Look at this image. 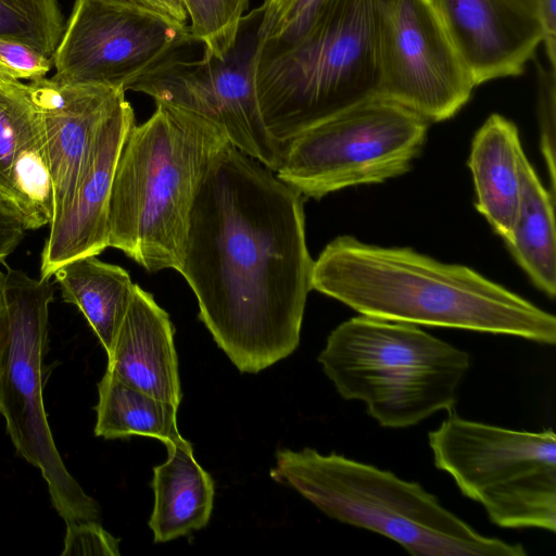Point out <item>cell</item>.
<instances>
[{"instance_id":"9c48e42d","label":"cell","mask_w":556,"mask_h":556,"mask_svg":"<svg viewBox=\"0 0 556 556\" xmlns=\"http://www.w3.org/2000/svg\"><path fill=\"white\" fill-rule=\"evenodd\" d=\"M49 280L10 267L4 273L10 342L0 378V414L13 445L40 469L53 507L68 525L97 520L100 508L65 467L46 416L43 358L54 294Z\"/></svg>"},{"instance_id":"d6986e66","label":"cell","mask_w":556,"mask_h":556,"mask_svg":"<svg viewBox=\"0 0 556 556\" xmlns=\"http://www.w3.org/2000/svg\"><path fill=\"white\" fill-rule=\"evenodd\" d=\"M53 276L63 300L78 307L108 352L135 291L128 271L89 255L62 265Z\"/></svg>"},{"instance_id":"ffe728a7","label":"cell","mask_w":556,"mask_h":556,"mask_svg":"<svg viewBox=\"0 0 556 556\" xmlns=\"http://www.w3.org/2000/svg\"><path fill=\"white\" fill-rule=\"evenodd\" d=\"M521 195L507 244L538 289L556 294L555 198L545 189L523 151L519 156Z\"/></svg>"},{"instance_id":"6da1fadb","label":"cell","mask_w":556,"mask_h":556,"mask_svg":"<svg viewBox=\"0 0 556 556\" xmlns=\"http://www.w3.org/2000/svg\"><path fill=\"white\" fill-rule=\"evenodd\" d=\"M313 266L303 195L228 142L199 185L179 273L200 320L241 372L296 350Z\"/></svg>"},{"instance_id":"5b68a950","label":"cell","mask_w":556,"mask_h":556,"mask_svg":"<svg viewBox=\"0 0 556 556\" xmlns=\"http://www.w3.org/2000/svg\"><path fill=\"white\" fill-rule=\"evenodd\" d=\"M328 517L381 534L415 556H525L519 543L489 538L418 482L337 453L281 450L270 471Z\"/></svg>"},{"instance_id":"7a4b0ae2","label":"cell","mask_w":556,"mask_h":556,"mask_svg":"<svg viewBox=\"0 0 556 556\" xmlns=\"http://www.w3.org/2000/svg\"><path fill=\"white\" fill-rule=\"evenodd\" d=\"M312 289L368 317L556 342L553 314L467 266L412 249L338 237L314 261Z\"/></svg>"},{"instance_id":"603a6c76","label":"cell","mask_w":556,"mask_h":556,"mask_svg":"<svg viewBox=\"0 0 556 556\" xmlns=\"http://www.w3.org/2000/svg\"><path fill=\"white\" fill-rule=\"evenodd\" d=\"M65 29L58 0H0V38L53 58Z\"/></svg>"},{"instance_id":"83f0119b","label":"cell","mask_w":556,"mask_h":556,"mask_svg":"<svg viewBox=\"0 0 556 556\" xmlns=\"http://www.w3.org/2000/svg\"><path fill=\"white\" fill-rule=\"evenodd\" d=\"M67 526L62 556H118V541L96 520L75 521Z\"/></svg>"},{"instance_id":"484cf974","label":"cell","mask_w":556,"mask_h":556,"mask_svg":"<svg viewBox=\"0 0 556 556\" xmlns=\"http://www.w3.org/2000/svg\"><path fill=\"white\" fill-rule=\"evenodd\" d=\"M541 150L547 167L551 194L555 198L556 68L535 63Z\"/></svg>"},{"instance_id":"cb8c5ba5","label":"cell","mask_w":556,"mask_h":556,"mask_svg":"<svg viewBox=\"0 0 556 556\" xmlns=\"http://www.w3.org/2000/svg\"><path fill=\"white\" fill-rule=\"evenodd\" d=\"M193 42L203 52L224 58L235 46L250 0H182Z\"/></svg>"},{"instance_id":"f546056e","label":"cell","mask_w":556,"mask_h":556,"mask_svg":"<svg viewBox=\"0 0 556 556\" xmlns=\"http://www.w3.org/2000/svg\"><path fill=\"white\" fill-rule=\"evenodd\" d=\"M547 61L556 68V0H538Z\"/></svg>"},{"instance_id":"1f68e13d","label":"cell","mask_w":556,"mask_h":556,"mask_svg":"<svg viewBox=\"0 0 556 556\" xmlns=\"http://www.w3.org/2000/svg\"><path fill=\"white\" fill-rule=\"evenodd\" d=\"M10 342V315L4 290V273L0 270V378L3 374Z\"/></svg>"},{"instance_id":"9a60e30c","label":"cell","mask_w":556,"mask_h":556,"mask_svg":"<svg viewBox=\"0 0 556 556\" xmlns=\"http://www.w3.org/2000/svg\"><path fill=\"white\" fill-rule=\"evenodd\" d=\"M135 124V113L126 98L102 122L70 207L50 224L41 252L40 279H50L62 265L98 255L109 247V202L114 172Z\"/></svg>"},{"instance_id":"7c38bea8","label":"cell","mask_w":556,"mask_h":556,"mask_svg":"<svg viewBox=\"0 0 556 556\" xmlns=\"http://www.w3.org/2000/svg\"><path fill=\"white\" fill-rule=\"evenodd\" d=\"M475 87L433 0H381L378 98L441 122Z\"/></svg>"},{"instance_id":"2e32d148","label":"cell","mask_w":556,"mask_h":556,"mask_svg":"<svg viewBox=\"0 0 556 556\" xmlns=\"http://www.w3.org/2000/svg\"><path fill=\"white\" fill-rule=\"evenodd\" d=\"M169 315L138 285L108 354V370L179 407L182 393Z\"/></svg>"},{"instance_id":"8fae6325","label":"cell","mask_w":556,"mask_h":556,"mask_svg":"<svg viewBox=\"0 0 556 556\" xmlns=\"http://www.w3.org/2000/svg\"><path fill=\"white\" fill-rule=\"evenodd\" d=\"M193 42L188 25L116 0H76L52 58L63 84L126 87Z\"/></svg>"},{"instance_id":"52a82bcc","label":"cell","mask_w":556,"mask_h":556,"mask_svg":"<svg viewBox=\"0 0 556 556\" xmlns=\"http://www.w3.org/2000/svg\"><path fill=\"white\" fill-rule=\"evenodd\" d=\"M433 463L496 526L556 530V434L465 419L454 410L428 433Z\"/></svg>"},{"instance_id":"4dcf8cb0","label":"cell","mask_w":556,"mask_h":556,"mask_svg":"<svg viewBox=\"0 0 556 556\" xmlns=\"http://www.w3.org/2000/svg\"><path fill=\"white\" fill-rule=\"evenodd\" d=\"M131 3L155 12L177 24L188 25V17L182 0H116Z\"/></svg>"},{"instance_id":"5bb4252c","label":"cell","mask_w":556,"mask_h":556,"mask_svg":"<svg viewBox=\"0 0 556 556\" xmlns=\"http://www.w3.org/2000/svg\"><path fill=\"white\" fill-rule=\"evenodd\" d=\"M39 111L53 184V217L70 207L93 139L105 117L125 99L122 87L63 84L40 78L27 84Z\"/></svg>"},{"instance_id":"e0dca14e","label":"cell","mask_w":556,"mask_h":556,"mask_svg":"<svg viewBox=\"0 0 556 556\" xmlns=\"http://www.w3.org/2000/svg\"><path fill=\"white\" fill-rule=\"evenodd\" d=\"M522 151L516 125L492 114L475 135L468 160L476 207L505 242L511 236L520 204Z\"/></svg>"},{"instance_id":"ba28073f","label":"cell","mask_w":556,"mask_h":556,"mask_svg":"<svg viewBox=\"0 0 556 556\" xmlns=\"http://www.w3.org/2000/svg\"><path fill=\"white\" fill-rule=\"evenodd\" d=\"M429 122L390 100L371 98L302 130L286 143L277 177L303 197L382 182L409 170Z\"/></svg>"},{"instance_id":"4316f807","label":"cell","mask_w":556,"mask_h":556,"mask_svg":"<svg viewBox=\"0 0 556 556\" xmlns=\"http://www.w3.org/2000/svg\"><path fill=\"white\" fill-rule=\"evenodd\" d=\"M53 61L36 50L11 40L0 38V74L25 80L46 77Z\"/></svg>"},{"instance_id":"30bf717a","label":"cell","mask_w":556,"mask_h":556,"mask_svg":"<svg viewBox=\"0 0 556 556\" xmlns=\"http://www.w3.org/2000/svg\"><path fill=\"white\" fill-rule=\"evenodd\" d=\"M260 9L243 16L235 46L219 59L181 54L137 77L126 91L144 93L155 103L190 111L216 124L228 141L276 172L283 144L266 128L256 94Z\"/></svg>"},{"instance_id":"4fadbf2b","label":"cell","mask_w":556,"mask_h":556,"mask_svg":"<svg viewBox=\"0 0 556 556\" xmlns=\"http://www.w3.org/2000/svg\"><path fill=\"white\" fill-rule=\"evenodd\" d=\"M477 86L518 76L543 41L538 0H433Z\"/></svg>"},{"instance_id":"44dd1931","label":"cell","mask_w":556,"mask_h":556,"mask_svg":"<svg viewBox=\"0 0 556 556\" xmlns=\"http://www.w3.org/2000/svg\"><path fill=\"white\" fill-rule=\"evenodd\" d=\"M94 434L104 439L155 438L164 445L182 439L178 407L123 381L108 370L98 383Z\"/></svg>"},{"instance_id":"ac0fdd59","label":"cell","mask_w":556,"mask_h":556,"mask_svg":"<svg viewBox=\"0 0 556 556\" xmlns=\"http://www.w3.org/2000/svg\"><path fill=\"white\" fill-rule=\"evenodd\" d=\"M167 459L153 468L154 506L149 527L155 543L200 530L210 521L214 481L195 460L189 441L165 445Z\"/></svg>"},{"instance_id":"f1b7e54d","label":"cell","mask_w":556,"mask_h":556,"mask_svg":"<svg viewBox=\"0 0 556 556\" xmlns=\"http://www.w3.org/2000/svg\"><path fill=\"white\" fill-rule=\"evenodd\" d=\"M25 228L16 214L0 199V263L20 245Z\"/></svg>"},{"instance_id":"7402d4cb","label":"cell","mask_w":556,"mask_h":556,"mask_svg":"<svg viewBox=\"0 0 556 556\" xmlns=\"http://www.w3.org/2000/svg\"><path fill=\"white\" fill-rule=\"evenodd\" d=\"M42 130L40 114L27 84L0 74V199L7 205L12 167Z\"/></svg>"},{"instance_id":"3957f363","label":"cell","mask_w":556,"mask_h":556,"mask_svg":"<svg viewBox=\"0 0 556 556\" xmlns=\"http://www.w3.org/2000/svg\"><path fill=\"white\" fill-rule=\"evenodd\" d=\"M213 122L155 103L129 130L118 156L109 202V247L149 273L182 264L190 211L214 156L228 143Z\"/></svg>"},{"instance_id":"8992f818","label":"cell","mask_w":556,"mask_h":556,"mask_svg":"<svg viewBox=\"0 0 556 556\" xmlns=\"http://www.w3.org/2000/svg\"><path fill=\"white\" fill-rule=\"evenodd\" d=\"M338 393L361 401L387 428L415 426L454 410L470 356L417 325L368 316L334 328L318 355Z\"/></svg>"},{"instance_id":"277c9868","label":"cell","mask_w":556,"mask_h":556,"mask_svg":"<svg viewBox=\"0 0 556 556\" xmlns=\"http://www.w3.org/2000/svg\"><path fill=\"white\" fill-rule=\"evenodd\" d=\"M380 23L381 0H325L300 36L258 46V106L278 142L377 97Z\"/></svg>"},{"instance_id":"d4e9b609","label":"cell","mask_w":556,"mask_h":556,"mask_svg":"<svg viewBox=\"0 0 556 556\" xmlns=\"http://www.w3.org/2000/svg\"><path fill=\"white\" fill-rule=\"evenodd\" d=\"M325 0H264L258 7V43L290 41L311 24Z\"/></svg>"}]
</instances>
